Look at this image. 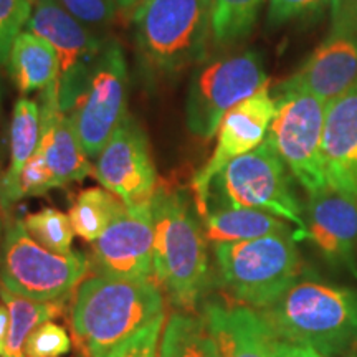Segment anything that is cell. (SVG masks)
Instances as JSON below:
<instances>
[{"label": "cell", "instance_id": "obj_1", "mask_svg": "<svg viewBox=\"0 0 357 357\" xmlns=\"http://www.w3.org/2000/svg\"><path fill=\"white\" fill-rule=\"evenodd\" d=\"M164 314V296L153 280L95 275L79 283L71 328L84 357H108L124 339Z\"/></svg>", "mask_w": 357, "mask_h": 357}, {"label": "cell", "instance_id": "obj_2", "mask_svg": "<svg viewBox=\"0 0 357 357\" xmlns=\"http://www.w3.org/2000/svg\"><path fill=\"white\" fill-rule=\"evenodd\" d=\"M261 314L278 341L311 347L324 357L357 342L356 289L298 281Z\"/></svg>", "mask_w": 357, "mask_h": 357}, {"label": "cell", "instance_id": "obj_3", "mask_svg": "<svg viewBox=\"0 0 357 357\" xmlns=\"http://www.w3.org/2000/svg\"><path fill=\"white\" fill-rule=\"evenodd\" d=\"M154 218V276L174 305L192 311L211 281L202 229L187 199L178 192L155 190L151 200Z\"/></svg>", "mask_w": 357, "mask_h": 357}, {"label": "cell", "instance_id": "obj_4", "mask_svg": "<svg viewBox=\"0 0 357 357\" xmlns=\"http://www.w3.org/2000/svg\"><path fill=\"white\" fill-rule=\"evenodd\" d=\"M213 250L223 287L248 307L266 310L298 283L300 255L291 234L215 243Z\"/></svg>", "mask_w": 357, "mask_h": 357}, {"label": "cell", "instance_id": "obj_5", "mask_svg": "<svg viewBox=\"0 0 357 357\" xmlns=\"http://www.w3.org/2000/svg\"><path fill=\"white\" fill-rule=\"evenodd\" d=\"M136 38L154 70L176 73L205 56L212 0H147L134 12Z\"/></svg>", "mask_w": 357, "mask_h": 357}, {"label": "cell", "instance_id": "obj_6", "mask_svg": "<svg viewBox=\"0 0 357 357\" xmlns=\"http://www.w3.org/2000/svg\"><path fill=\"white\" fill-rule=\"evenodd\" d=\"M89 270L83 253L58 255L38 245L24 222L7 229L0 250V284L17 296L38 303L65 301Z\"/></svg>", "mask_w": 357, "mask_h": 357}, {"label": "cell", "instance_id": "obj_7", "mask_svg": "<svg viewBox=\"0 0 357 357\" xmlns=\"http://www.w3.org/2000/svg\"><path fill=\"white\" fill-rule=\"evenodd\" d=\"M227 208H257L296 225L307 236L306 218L289 184L283 159L265 139L250 153L231 160L212 182Z\"/></svg>", "mask_w": 357, "mask_h": 357}, {"label": "cell", "instance_id": "obj_8", "mask_svg": "<svg viewBox=\"0 0 357 357\" xmlns=\"http://www.w3.org/2000/svg\"><path fill=\"white\" fill-rule=\"evenodd\" d=\"M128 65L118 42L105 43L71 108V124L83 153L98 158L126 119Z\"/></svg>", "mask_w": 357, "mask_h": 357}, {"label": "cell", "instance_id": "obj_9", "mask_svg": "<svg viewBox=\"0 0 357 357\" xmlns=\"http://www.w3.org/2000/svg\"><path fill=\"white\" fill-rule=\"evenodd\" d=\"M328 102L301 91H280L266 139L307 194L328 189L323 131Z\"/></svg>", "mask_w": 357, "mask_h": 357}, {"label": "cell", "instance_id": "obj_10", "mask_svg": "<svg viewBox=\"0 0 357 357\" xmlns=\"http://www.w3.org/2000/svg\"><path fill=\"white\" fill-rule=\"evenodd\" d=\"M263 88H268V77L258 53L223 56L199 68L190 82L185 106L190 132L211 139L223 116Z\"/></svg>", "mask_w": 357, "mask_h": 357}, {"label": "cell", "instance_id": "obj_11", "mask_svg": "<svg viewBox=\"0 0 357 357\" xmlns=\"http://www.w3.org/2000/svg\"><path fill=\"white\" fill-rule=\"evenodd\" d=\"M275 113L276 100L268 88H263L223 116L213 154L192 181L200 215L205 217L208 213V192L215 177L231 160L250 153L266 139Z\"/></svg>", "mask_w": 357, "mask_h": 357}, {"label": "cell", "instance_id": "obj_12", "mask_svg": "<svg viewBox=\"0 0 357 357\" xmlns=\"http://www.w3.org/2000/svg\"><path fill=\"white\" fill-rule=\"evenodd\" d=\"M95 176L106 190L118 195L128 207L151 202L158 187V174L146 134L128 118L116 129L98 155Z\"/></svg>", "mask_w": 357, "mask_h": 357}, {"label": "cell", "instance_id": "obj_13", "mask_svg": "<svg viewBox=\"0 0 357 357\" xmlns=\"http://www.w3.org/2000/svg\"><path fill=\"white\" fill-rule=\"evenodd\" d=\"M154 218L151 202L126 207L93 243L98 273L119 280H151L154 275Z\"/></svg>", "mask_w": 357, "mask_h": 357}, {"label": "cell", "instance_id": "obj_14", "mask_svg": "<svg viewBox=\"0 0 357 357\" xmlns=\"http://www.w3.org/2000/svg\"><path fill=\"white\" fill-rule=\"evenodd\" d=\"M357 86V19L331 22V30L280 91H301L329 102Z\"/></svg>", "mask_w": 357, "mask_h": 357}, {"label": "cell", "instance_id": "obj_15", "mask_svg": "<svg viewBox=\"0 0 357 357\" xmlns=\"http://www.w3.org/2000/svg\"><path fill=\"white\" fill-rule=\"evenodd\" d=\"M25 26L26 32L47 40L56 52L60 83L78 77L105 47L93 30L70 15L56 0H35L32 15Z\"/></svg>", "mask_w": 357, "mask_h": 357}, {"label": "cell", "instance_id": "obj_16", "mask_svg": "<svg viewBox=\"0 0 357 357\" xmlns=\"http://www.w3.org/2000/svg\"><path fill=\"white\" fill-rule=\"evenodd\" d=\"M323 164L328 185L357 199V86L326 105Z\"/></svg>", "mask_w": 357, "mask_h": 357}, {"label": "cell", "instance_id": "obj_17", "mask_svg": "<svg viewBox=\"0 0 357 357\" xmlns=\"http://www.w3.org/2000/svg\"><path fill=\"white\" fill-rule=\"evenodd\" d=\"M40 106V144L45 162L55 176L58 185L83 181L93 171L89 158L83 153L70 116L60 105V79L42 89Z\"/></svg>", "mask_w": 357, "mask_h": 357}, {"label": "cell", "instance_id": "obj_18", "mask_svg": "<svg viewBox=\"0 0 357 357\" xmlns=\"http://www.w3.org/2000/svg\"><path fill=\"white\" fill-rule=\"evenodd\" d=\"M204 323L218 357H275L278 339L263 314L252 307L211 303L205 305Z\"/></svg>", "mask_w": 357, "mask_h": 357}, {"label": "cell", "instance_id": "obj_19", "mask_svg": "<svg viewBox=\"0 0 357 357\" xmlns=\"http://www.w3.org/2000/svg\"><path fill=\"white\" fill-rule=\"evenodd\" d=\"M307 236L333 261H351L357 248V199L331 187L310 195Z\"/></svg>", "mask_w": 357, "mask_h": 357}, {"label": "cell", "instance_id": "obj_20", "mask_svg": "<svg viewBox=\"0 0 357 357\" xmlns=\"http://www.w3.org/2000/svg\"><path fill=\"white\" fill-rule=\"evenodd\" d=\"M40 106L37 101L20 98L13 106L10 124V167L0 184V202L8 208L19 197V178L29 159L40 144Z\"/></svg>", "mask_w": 357, "mask_h": 357}, {"label": "cell", "instance_id": "obj_21", "mask_svg": "<svg viewBox=\"0 0 357 357\" xmlns=\"http://www.w3.org/2000/svg\"><path fill=\"white\" fill-rule=\"evenodd\" d=\"M8 70L22 93L45 89L60 77L56 52L47 40L32 32H20L12 45Z\"/></svg>", "mask_w": 357, "mask_h": 357}, {"label": "cell", "instance_id": "obj_22", "mask_svg": "<svg viewBox=\"0 0 357 357\" xmlns=\"http://www.w3.org/2000/svg\"><path fill=\"white\" fill-rule=\"evenodd\" d=\"M205 236L213 243L245 242L266 235L291 234L287 222L257 208H222L204 217Z\"/></svg>", "mask_w": 357, "mask_h": 357}, {"label": "cell", "instance_id": "obj_23", "mask_svg": "<svg viewBox=\"0 0 357 357\" xmlns=\"http://www.w3.org/2000/svg\"><path fill=\"white\" fill-rule=\"evenodd\" d=\"M126 207L128 205L113 192L91 187L79 192L75 204L71 205L68 217L75 234L86 242L95 243L114 218L126 211Z\"/></svg>", "mask_w": 357, "mask_h": 357}, {"label": "cell", "instance_id": "obj_24", "mask_svg": "<svg viewBox=\"0 0 357 357\" xmlns=\"http://www.w3.org/2000/svg\"><path fill=\"white\" fill-rule=\"evenodd\" d=\"M0 300L10 312L7 351L3 357H25L26 337L33 329L47 321L55 319L63 312V301L38 303L17 296L0 284Z\"/></svg>", "mask_w": 357, "mask_h": 357}, {"label": "cell", "instance_id": "obj_25", "mask_svg": "<svg viewBox=\"0 0 357 357\" xmlns=\"http://www.w3.org/2000/svg\"><path fill=\"white\" fill-rule=\"evenodd\" d=\"M159 357H218L204 319L176 312L164 324Z\"/></svg>", "mask_w": 357, "mask_h": 357}, {"label": "cell", "instance_id": "obj_26", "mask_svg": "<svg viewBox=\"0 0 357 357\" xmlns=\"http://www.w3.org/2000/svg\"><path fill=\"white\" fill-rule=\"evenodd\" d=\"M265 0H212V38L220 47L243 40L257 24Z\"/></svg>", "mask_w": 357, "mask_h": 357}, {"label": "cell", "instance_id": "obj_27", "mask_svg": "<svg viewBox=\"0 0 357 357\" xmlns=\"http://www.w3.org/2000/svg\"><path fill=\"white\" fill-rule=\"evenodd\" d=\"M24 225L29 235L42 245L43 248L50 250L58 255H70L71 242H73V225L70 217L56 208H42L37 213H30L25 217Z\"/></svg>", "mask_w": 357, "mask_h": 357}, {"label": "cell", "instance_id": "obj_28", "mask_svg": "<svg viewBox=\"0 0 357 357\" xmlns=\"http://www.w3.org/2000/svg\"><path fill=\"white\" fill-rule=\"evenodd\" d=\"M35 0H0V66L10 56L12 45L26 25Z\"/></svg>", "mask_w": 357, "mask_h": 357}, {"label": "cell", "instance_id": "obj_29", "mask_svg": "<svg viewBox=\"0 0 357 357\" xmlns=\"http://www.w3.org/2000/svg\"><path fill=\"white\" fill-rule=\"evenodd\" d=\"M71 349L68 333L60 324L43 323L30 333L25 342V357H60Z\"/></svg>", "mask_w": 357, "mask_h": 357}, {"label": "cell", "instance_id": "obj_30", "mask_svg": "<svg viewBox=\"0 0 357 357\" xmlns=\"http://www.w3.org/2000/svg\"><path fill=\"white\" fill-rule=\"evenodd\" d=\"M164 324H166V314L159 316L146 328L124 339L108 357H159Z\"/></svg>", "mask_w": 357, "mask_h": 357}, {"label": "cell", "instance_id": "obj_31", "mask_svg": "<svg viewBox=\"0 0 357 357\" xmlns=\"http://www.w3.org/2000/svg\"><path fill=\"white\" fill-rule=\"evenodd\" d=\"M58 185L55 176L50 167L45 162L42 151L37 149L29 162L25 164L24 171L19 178V197H30V195H45L47 192L55 189Z\"/></svg>", "mask_w": 357, "mask_h": 357}, {"label": "cell", "instance_id": "obj_32", "mask_svg": "<svg viewBox=\"0 0 357 357\" xmlns=\"http://www.w3.org/2000/svg\"><path fill=\"white\" fill-rule=\"evenodd\" d=\"M70 15L86 26H105L114 19V0H56Z\"/></svg>", "mask_w": 357, "mask_h": 357}, {"label": "cell", "instance_id": "obj_33", "mask_svg": "<svg viewBox=\"0 0 357 357\" xmlns=\"http://www.w3.org/2000/svg\"><path fill=\"white\" fill-rule=\"evenodd\" d=\"M329 0H268V24L278 26L287 22L318 13Z\"/></svg>", "mask_w": 357, "mask_h": 357}, {"label": "cell", "instance_id": "obj_34", "mask_svg": "<svg viewBox=\"0 0 357 357\" xmlns=\"http://www.w3.org/2000/svg\"><path fill=\"white\" fill-rule=\"evenodd\" d=\"M331 22L357 19V0H329Z\"/></svg>", "mask_w": 357, "mask_h": 357}, {"label": "cell", "instance_id": "obj_35", "mask_svg": "<svg viewBox=\"0 0 357 357\" xmlns=\"http://www.w3.org/2000/svg\"><path fill=\"white\" fill-rule=\"evenodd\" d=\"M275 357H324L319 354L318 351L311 349L306 346H298V344H289V342L278 341L275 349Z\"/></svg>", "mask_w": 357, "mask_h": 357}, {"label": "cell", "instance_id": "obj_36", "mask_svg": "<svg viewBox=\"0 0 357 357\" xmlns=\"http://www.w3.org/2000/svg\"><path fill=\"white\" fill-rule=\"evenodd\" d=\"M8 329H10V312L6 305H0V357L6 356Z\"/></svg>", "mask_w": 357, "mask_h": 357}, {"label": "cell", "instance_id": "obj_37", "mask_svg": "<svg viewBox=\"0 0 357 357\" xmlns=\"http://www.w3.org/2000/svg\"><path fill=\"white\" fill-rule=\"evenodd\" d=\"M114 2H116V6H118V10L132 12V15H134V12H136L137 8L142 6V3H146L147 0H114Z\"/></svg>", "mask_w": 357, "mask_h": 357}, {"label": "cell", "instance_id": "obj_38", "mask_svg": "<svg viewBox=\"0 0 357 357\" xmlns=\"http://www.w3.org/2000/svg\"><path fill=\"white\" fill-rule=\"evenodd\" d=\"M351 357H357V351H356V354H352Z\"/></svg>", "mask_w": 357, "mask_h": 357}]
</instances>
